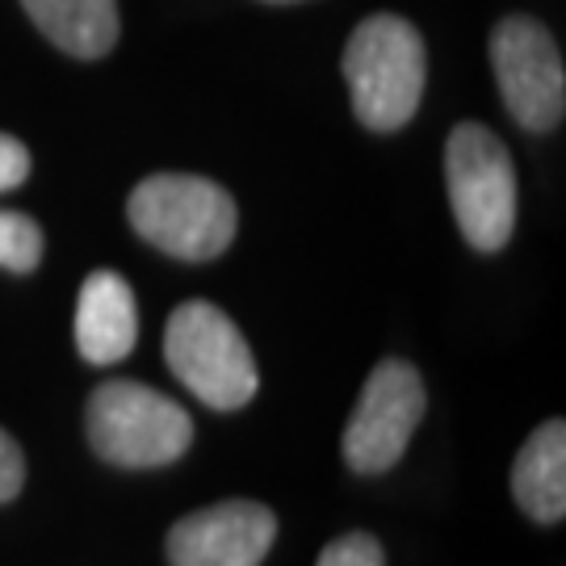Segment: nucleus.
Here are the masks:
<instances>
[{"mask_svg": "<svg viewBox=\"0 0 566 566\" xmlns=\"http://www.w3.org/2000/svg\"><path fill=\"white\" fill-rule=\"evenodd\" d=\"M344 84L365 130L390 135L416 118L424 97V39L407 18L374 13L344 42Z\"/></svg>", "mask_w": 566, "mask_h": 566, "instance_id": "1", "label": "nucleus"}, {"mask_svg": "<svg viewBox=\"0 0 566 566\" xmlns=\"http://www.w3.org/2000/svg\"><path fill=\"white\" fill-rule=\"evenodd\" d=\"M126 219L151 248L177 261L202 264L231 248L240 210L223 185L193 172H156L135 185Z\"/></svg>", "mask_w": 566, "mask_h": 566, "instance_id": "2", "label": "nucleus"}, {"mask_svg": "<svg viewBox=\"0 0 566 566\" xmlns=\"http://www.w3.org/2000/svg\"><path fill=\"white\" fill-rule=\"evenodd\" d=\"M88 446L97 458L122 470H156L172 465L193 441V420L181 403L143 382H102L84 407Z\"/></svg>", "mask_w": 566, "mask_h": 566, "instance_id": "3", "label": "nucleus"}, {"mask_svg": "<svg viewBox=\"0 0 566 566\" xmlns=\"http://www.w3.org/2000/svg\"><path fill=\"white\" fill-rule=\"evenodd\" d=\"M164 357H168V369L214 411H240L243 403H252L261 386L256 357L243 332L231 324L227 311L202 298L181 303L168 315Z\"/></svg>", "mask_w": 566, "mask_h": 566, "instance_id": "4", "label": "nucleus"}, {"mask_svg": "<svg viewBox=\"0 0 566 566\" xmlns=\"http://www.w3.org/2000/svg\"><path fill=\"white\" fill-rule=\"evenodd\" d=\"M446 189L453 219L474 252H500L516 231V168L483 122L453 126L446 143Z\"/></svg>", "mask_w": 566, "mask_h": 566, "instance_id": "5", "label": "nucleus"}, {"mask_svg": "<svg viewBox=\"0 0 566 566\" xmlns=\"http://www.w3.org/2000/svg\"><path fill=\"white\" fill-rule=\"evenodd\" d=\"M491 67L504 109L528 135H549L566 114L563 51L537 18L512 13L491 30Z\"/></svg>", "mask_w": 566, "mask_h": 566, "instance_id": "6", "label": "nucleus"}, {"mask_svg": "<svg viewBox=\"0 0 566 566\" xmlns=\"http://www.w3.org/2000/svg\"><path fill=\"white\" fill-rule=\"evenodd\" d=\"M424 378L416 365L386 357L365 378L357 411L344 428V462L357 474H386L407 453L411 432L424 420Z\"/></svg>", "mask_w": 566, "mask_h": 566, "instance_id": "7", "label": "nucleus"}, {"mask_svg": "<svg viewBox=\"0 0 566 566\" xmlns=\"http://www.w3.org/2000/svg\"><path fill=\"white\" fill-rule=\"evenodd\" d=\"M277 542V516L252 500L189 512L168 533L172 566H261Z\"/></svg>", "mask_w": 566, "mask_h": 566, "instance_id": "8", "label": "nucleus"}, {"mask_svg": "<svg viewBox=\"0 0 566 566\" xmlns=\"http://www.w3.org/2000/svg\"><path fill=\"white\" fill-rule=\"evenodd\" d=\"M139 340V306L122 273L97 269L76 294V348L88 365H118Z\"/></svg>", "mask_w": 566, "mask_h": 566, "instance_id": "9", "label": "nucleus"}, {"mask_svg": "<svg viewBox=\"0 0 566 566\" xmlns=\"http://www.w3.org/2000/svg\"><path fill=\"white\" fill-rule=\"evenodd\" d=\"M512 495L537 525L566 516V424L546 420L512 462Z\"/></svg>", "mask_w": 566, "mask_h": 566, "instance_id": "10", "label": "nucleus"}, {"mask_svg": "<svg viewBox=\"0 0 566 566\" xmlns=\"http://www.w3.org/2000/svg\"><path fill=\"white\" fill-rule=\"evenodd\" d=\"M21 9L72 60H102L118 46V0H21Z\"/></svg>", "mask_w": 566, "mask_h": 566, "instance_id": "11", "label": "nucleus"}, {"mask_svg": "<svg viewBox=\"0 0 566 566\" xmlns=\"http://www.w3.org/2000/svg\"><path fill=\"white\" fill-rule=\"evenodd\" d=\"M42 261V227L21 210H0V269L34 273Z\"/></svg>", "mask_w": 566, "mask_h": 566, "instance_id": "12", "label": "nucleus"}, {"mask_svg": "<svg viewBox=\"0 0 566 566\" xmlns=\"http://www.w3.org/2000/svg\"><path fill=\"white\" fill-rule=\"evenodd\" d=\"M315 566H386V554L378 546V537H369V533H344V537H336L319 554Z\"/></svg>", "mask_w": 566, "mask_h": 566, "instance_id": "13", "label": "nucleus"}, {"mask_svg": "<svg viewBox=\"0 0 566 566\" xmlns=\"http://www.w3.org/2000/svg\"><path fill=\"white\" fill-rule=\"evenodd\" d=\"M21 483H25V458H21V446L0 428V504L18 500Z\"/></svg>", "mask_w": 566, "mask_h": 566, "instance_id": "14", "label": "nucleus"}, {"mask_svg": "<svg viewBox=\"0 0 566 566\" xmlns=\"http://www.w3.org/2000/svg\"><path fill=\"white\" fill-rule=\"evenodd\" d=\"M30 177V151L13 135H0V193L18 189Z\"/></svg>", "mask_w": 566, "mask_h": 566, "instance_id": "15", "label": "nucleus"}, {"mask_svg": "<svg viewBox=\"0 0 566 566\" xmlns=\"http://www.w3.org/2000/svg\"><path fill=\"white\" fill-rule=\"evenodd\" d=\"M261 4H303V0H261Z\"/></svg>", "mask_w": 566, "mask_h": 566, "instance_id": "16", "label": "nucleus"}]
</instances>
